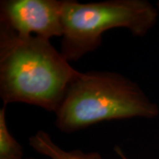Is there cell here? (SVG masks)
<instances>
[{
  "mask_svg": "<svg viewBox=\"0 0 159 159\" xmlns=\"http://www.w3.org/2000/svg\"><path fill=\"white\" fill-rule=\"evenodd\" d=\"M80 74L50 39L0 29V97L5 106L22 102L56 112Z\"/></svg>",
  "mask_w": 159,
  "mask_h": 159,
  "instance_id": "cell-1",
  "label": "cell"
},
{
  "mask_svg": "<svg viewBox=\"0 0 159 159\" xmlns=\"http://www.w3.org/2000/svg\"><path fill=\"white\" fill-rule=\"evenodd\" d=\"M55 113L57 129L71 134L103 121L154 119L159 107L127 77L95 71L80 73L72 81Z\"/></svg>",
  "mask_w": 159,
  "mask_h": 159,
  "instance_id": "cell-2",
  "label": "cell"
},
{
  "mask_svg": "<svg viewBox=\"0 0 159 159\" xmlns=\"http://www.w3.org/2000/svg\"><path fill=\"white\" fill-rule=\"evenodd\" d=\"M157 16V6L147 0H65L60 51L69 62L78 61L101 46L106 31L122 28L135 36H144L155 26Z\"/></svg>",
  "mask_w": 159,
  "mask_h": 159,
  "instance_id": "cell-3",
  "label": "cell"
},
{
  "mask_svg": "<svg viewBox=\"0 0 159 159\" xmlns=\"http://www.w3.org/2000/svg\"><path fill=\"white\" fill-rule=\"evenodd\" d=\"M65 0H4L0 4V28L20 36L51 39L63 34Z\"/></svg>",
  "mask_w": 159,
  "mask_h": 159,
  "instance_id": "cell-4",
  "label": "cell"
},
{
  "mask_svg": "<svg viewBox=\"0 0 159 159\" xmlns=\"http://www.w3.org/2000/svg\"><path fill=\"white\" fill-rule=\"evenodd\" d=\"M29 145L37 153L50 159H103L97 152H83L79 149L65 150L57 146L51 135L45 131L40 130L29 138Z\"/></svg>",
  "mask_w": 159,
  "mask_h": 159,
  "instance_id": "cell-5",
  "label": "cell"
},
{
  "mask_svg": "<svg viewBox=\"0 0 159 159\" xmlns=\"http://www.w3.org/2000/svg\"><path fill=\"white\" fill-rule=\"evenodd\" d=\"M6 106L0 109V159H25L21 145L7 126Z\"/></svg>",
  "mask_w": 159,
  "mask_h": 159,
  "instance_id": "cell-6",
  "label": "cell"
},
{
  "mask_svg": "<svg viewBox=\"0 0 159 159\" xmlns=\"http://www.w3.org/2000/svg\"><path fill=\"white\" fill-rule=\"evenodd\" d=\"M156 6H157V10H158V11H159V1H157V2Z\"/></svg>",
  "mask_w": 159,
  "mask_h": 159,
  "instance_id": "cell-7",
  "label": "cell"
},
{
  "mask_svg": "<svg viewBox=\"0 0 159 159\" xmlns=\"http://www.w3.org/2000/svg\"><path fill=\"white\" fill-rule=\"evenodd\" d=\"M25 159H37V158H34V157H29V158H25Z\"/></svg>",
  "mask_w": 159,
  "mask_h": 159,
  "instance_id": "cell-8",
  "label": "cell"
}]
</instances>
